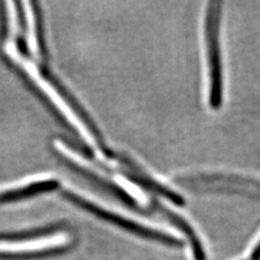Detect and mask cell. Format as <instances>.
<instances>
[{
    "label": "cell",
    "mask_w": 260,
    "mask_h": 260,
    "mask_svg": "<svg viewBox=\"0 0 260 260\" xmlns=\"http://www.w3.org/2000/svg\"><path fill=\"white\" fill-rule=\"evenodd\" d=\"M62 194L64 198H67L69 201L73 202L74 204L80 206L81 208L88 210L89 213H91L101 219H104V220H107L111 223H114L120 228H123V229H125L129 232H133L136 235H139V237H142V238L148 239V240L158 241L162 244H166V245L174 246V247L181 246L183 244L182 241L179 238L175 237V235H172V234L157 230V229H154V228L145 226L144 224L138 223V222L132 220V219H127L123 216H119L115 213H112V211H109L100 206H98V205L93 204V203L83 199L75 193L70 192V191H63Z\"/></svg>",
    "instance_id": "3957f363"
},
{
    "label": "cell",
    "mask_w": 260,
    "mask_h": 260,
    "mask_svg": "<svg viewBox=\"0 0 260 260\" xmlns=\"http://www.w3.org/2000/svg\"><path fill=\"white\" fill-rule=\"evenodd\" d=\"M221 2H210L206 13L205 31L209 63V103L217 110L222 103V68L219 26L221 20Z\"/></svg>",
    "instance_id": "6da1fadb"
},
{
    "label": "cell",
    "mask_w": 260,
    "mask_h": 260,
    "mask_svg": "<svg viewBox=\"0 0 260 260\" xmlns=\"http://www.w3.org/2000/svg\"><path fill=\"white\" fill-rule=\"evenodd\" d=\"M59 228L18 235L14 238H0V254L7 255H37L62 250L68 245L69 239L56 233Z\"/></svg>",
    "instance_id": "7a4b0ae2"
},
{
    "label": "cell",
    "mask_w": 260,
    "mask_h": 260,
    "mask_svg": "<svg viewBox=\"0 0 260 260\" xmlns=\"http://www.w3.org/2000/svg\"><path fill=\"white\" fill-rule=\"evenodd\" d=\"M248 260H260V239L251 248L249 255L247 256Z\"/></svg>",
    "instance_id": "277c9868"
}]
</instances>
